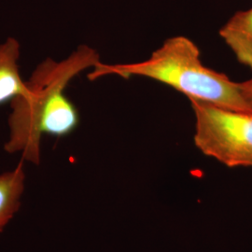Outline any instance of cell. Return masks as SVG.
I'll use <instances>...</instances> for the list:
<instances>
[{
    "label": "cell",
    "mask_w": 252,
    "mask_h": 252,
    "mask_svg": "<svg viewBox=\"0 0 252 252\" xmlns=\"http://www.w3.org/2000/svg\"><path fill=\"white\" fill-rule=\"evenodd\" d=\"M99 63L98 53L82 45L61 62L47 58L39 63L27 81L26 93L11 101L5 151L21 153L24 161L38 164L43 135L63 137L75 131L79 111L63 92L74 77Z\"/></svg>",
    "instance_id": "6da1fadb"
},
{
    "label": "cell",
    "mask_w": 252,
    "mask_h": 252,
    "mask_svg": "<svg viewBox=\"0 0 252 252\" xmlns=\"http://www.w3.org/2000/svg\"><path fill=\"white\" fill-rule=\"evenodd\" d=\"M108 75H117L125 79L132 76L144 77L164 83L188 98L252 113V108L245 99L239 82H234L225 74L207 67L201 61L198 47L186 36L166 39L143 62L117 64L100 62L88 78L93 81Z\"/></svg>",
    "instance_id": "7a4b0ae2"
},
{
    "label": "cell",
    "mask_w": 252,
    "mask_h": 252,
    "mask_svg": "<svg viewBox=\"0 0 252 252\" xmlns=\"http://www.w3.org/2000/svg\"><path fill=\"white\" fill-rule=\"evenodd\" d=\"M195 118L194 144L228 167L252 166V113L189 98Z\"/></svg>",
    "instance_id": "3957f363"
},
{
    "label": "cell",
    "mask_w": 252,
    "mask_h": 252,
    "mask_svg": "<svg viewBox=\"0 0 252 252\" xmlns=\"http://www.w3.org/2000/svg\"><path fill=\"white\" fill-rule=\"evenodd\" d=\"M20 43L9 37L0 44V105L12 101L27 91V81L19 71Z\"/></svg>",
    "instance_id": "277c9868"
},
{
    "label": "cell",
    "mask_w": 252,
    "mask_h": 252,
    "mask_svg": "<svg viewBox=\"0 0 252 252\" xmlns=\"http://www.w3.org/2000/svg\"><path fill=\"white\" fill-rule=\"evenodd\" d=\"M220 36L238 62L252 68V8L236 12L220 28Z\"/></svg>",
    "instance_id": "5b68a950"
},
{
    "label": "cell",
    "mask_w": 252,
    "mask_h": 252,
    "mask_svg": "<svg viewBox=\"0 0 252 252\" xmlns=\"http://www.w3.org/2000/svg\"><path fill=\"white\" fill-rule=\"evenodd\" d=\"M25 181L24 160L15 169L0 175V234L18 212Z\"/></svg>",
    "instance_id": "8992f818"
},
{
    "label": "cell",
    "mask_w": 252,
    "mask_h": 252,
    "mask_svg": "<svg viewBox=\"0 0 252 252\" xmlns=\"http://www.w3.org/2000/svg\"><path fill=\"white\" fill-rule=\"evenodd\" d=\"M239 86L245 99L252 108V78L248 81L239 82Z\"/></svg>",
    "instance_id": "52a82bcc"
}]
</instances>
